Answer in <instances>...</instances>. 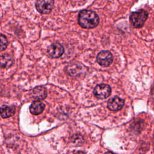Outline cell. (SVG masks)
<instances>
[{
  "instance_id": "obj_7",
  "label": "cell",
  "mask_w": 154,
  "mask_h": 154,
  "mask_svg": "<svg viewBox=\"0 0 154 154\" xmlns=\"http://www.w3.org/2000/svg\"><path fill=\"white\" fill-rule=\"evenodd\" d=\"M124 100L117 96L111 98L108 102V108L111 111H118L124 105Z\"/></svg>"
},
{
  "instance_id": "obj_14",
  "label": "cell",
  "mask_w": 154,
  "mask_h": 154,
  "mask_svg": "<svg viewBox=\"0 0 154 154\" xmlns=\"http://www.w3.org/2000/svg\"><path fill=\"white\" fill-rule=\"evenodd\" d=\"M105 154H115V153H114L112 152H106Z\"/></svg>"
},
{
  "instance_id": "obj_9",
  "label": "cell",
  "mask_w": 154,
  "mask_h": 154,
  "mask_svg": "<svg viewBox=\"0 0 154 154\" xmlns=\"http://www.w3.org/2000/svg\"><path fill=\"white\" fill-rule=\"evenodd\" d=\"M45 109V104L40 101L33 102L29 108L30 112L34 115L40 114Z\"/></svg>"
},
{
  "instance_id": "obj_4",
  "label": "cell",
  "mask_w": 154,
  "mask_h": 154,
  "mask_svg": "<svg viewBox=\"0 0 154 154\" xmlns=\"http://www.w3.org/2000/svg\"><path fill=\"white\" fill-rule=\"evenodd\" d=\"M111 92L109 85L105 84L97 85L94 89L93 93L94 96L99 99H105L108 97Z\"/></svg>"
},
{
  "instance_id": "obj_3",
  "label": "cell",
  "mask_w": 154,
  "mask_h": 154,
  "mask_svg": "<svg viewBox=\"0 0 154 154\" xmlns=\"http://www.w3.org/2000/svg\"><path fill=\"white\" fill-rule=\"evenodd\" d=\"M54 4V0H36L35 7L40 13L48 14L52 11Z\"/></svg>"
},
{
  "instance_id": "obj_13",
  "label": "cell",
  "mask_w": 154,
  "mask_h": 154,
  "mask_svg": "<svg viewBox=\"0 0 154 154\" xmlns=\"http://www.w3.org/2000/svg\"><path fill=\"white\" fill-rule=\"evenodd\" d=\"M75 154H85V153L84 152H78Z\"/></svg>"
},
{
  "instance_id": "obj_11",
  "label": "cell",
  "mask_w": 154,
  "mask_h": 154,
  "mask_svg": "<svg viewBox=\"0 0 154 154\" xmlns=\"http://www.w3.org/2000/svg\"><path fill=\"white\" fill-rule=\"evenodd\" d=\"M15 109L12 106L2 105L0 108V114L3 118H7L14 115Z\"/></svg>"
},
{
  "instance_id": "obj_10",
  "label": "cell",
  "mask_w": 154,
  "mask_h": 154,
  "mask_svg": "<svg viewBox=\"0 0 154 154\" xmlns=\"http://www.w3.org/2000/svg\"><path fill=\"white\" fill-rule=\"evenodd\" d=\"M14 63L13 58L8 54L0 56V67L2 68H9Z\"/></svg>"
},
{
  "instance_id": "obj_1",
  "label": "cell",
  "mask_w": 154,
  "mask_h": 154,
  "mask_svg": "<svg viewBox=\"0 0 154 154\" xmlns=\"http://www.w3.org/2000/svg\"><path fill=\"white\" fill-rule=\"evenodd\" d=\"M99 19L97 14L91 10H84L79 14L78 23L84 28H93L99 24Z\"/></svg>"
},
{
  "instance_id": "obj_5",
  "label": "cell",
  "mask_w": 154,
  "mask_h": 154,
  "mask_svg": "<svg viewBox=\"0 0 154 154\" xmlns=\"http://www.w3.org/2000/svg\"><path fill=\"white\" fill-rule=\"evenodd\" d=\"M113 60L112 54L108 51H102L97 56V63L102 67L109 66Z\"/></svg>"
},
{
  "instance_id": "obj_6",
  "label": "cell",
  "mask_w": 154,
  "mask_h": 154,
  "mask_svg": "<svg viewBox=\"0 0 154 154\" xmlns=\"http://www.w3.org/2000/svg\"><path fill=\"white\" fill-rule=\"evenodd\" d=\"M64 52L63 46L58 43H55L51 45L48 48V54L54 58H57L61 57Z\"/></svg>"
},
{
  "instance_id": "obj_2",
  "label": "cell",
  "mask_w": 154,
  "mask_h": 154,
  "mask_svg": "<svg viewBox=\"0 0 154 154\" xmlns=\"http://www.w3.org/2000/svg\"><path fill=\"white\" fill-rule=\"evenodd\" d=\"M148 16V13L144 10H140L131 13L130 21L134 28H141L144 25Z\"/></svg>"
},
{
  "instance_id": "obj_12",
  "label": "cell",
  "mask_w": 154,
  "mask_h": 154,
  "mask_svg": "<svg viewBox=\"0 0 154 154\" xmlns=\"http://www.w3.org/2000/svg\"><path fill=\"white\" fill-rule=\"evenodd\" d=\"M8 41L6 37L2 34H0V52L7 48Z\"/></svg>"
},
{
  "instance_id": "obj_8",
  "label": "cell",
  "mask_w": 154,
  "mask_h": 154,
  "mask_svg": "<svg viewBox=\"0 0 154 154\" xmlns=\"http://www.w3.org/2000/svg\"><path fill=\"white\" fill-rule=\"evenodd\" d=\"M32 95L37 100H43L47 96V91L43 87H36L33 89Z\"/></svg>"
}]
</instances>
